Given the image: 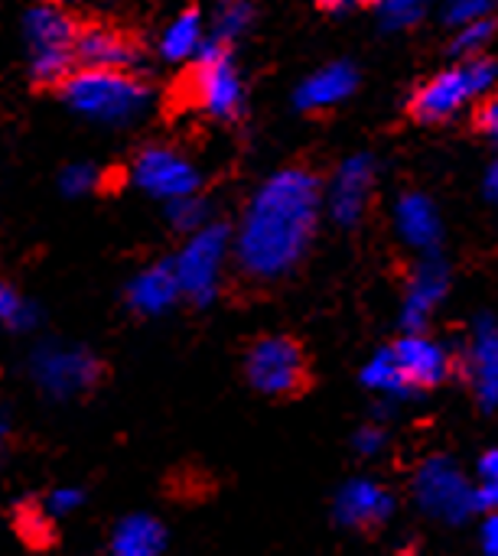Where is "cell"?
<instances>
[{
    "instance_id": "cell-1",
    "label": "cell",
    "mask_w": 498,
    "mask_h": 556,
    "mask_svg": "<svg viewBox=\"0 0 498 556\" xmlns=\"http://www.w3.org/2000/svg\"><path fill=\"white\" fill-rule=\"evenodd\" d=\"M320 202L323 186L313 169H277L245 208L232 248L238 270L254 283L287 277L310 251L320 225Z\"/></svg>"
},
{
    "instance_id": "cell-2",
    "label": "cell",
    "mask_w": 498,
    "mask_h": 556,
    "mask_svg": "<svg viewBox=\"0 0 498 556\" xmlns=\"http://www.w3.org/2000/svg\"><path fill=\"white\" fill-rule=\"evenodd\" d=\"M59 91L72 111L101 124L137 121L150 104V88L121 68H75Z\"/></svg>"
},
{
    "instance_id": "cell-3",
    "label": "cell",
    "mask_w": 498,
    "mask_h": 556,
    "mask_svg": "<svg viewBox=\"0 0 498 556\" xmlns=\"http://www.w3.org/2000/svg\"><path fill=\"white\" fill-rule=\"evenodd\" d=\"M248 384L271 401H297L313 388L307 349L290 336H261L245 352Z\"/></svg>"
},
{
    "instance_id": "cell-4",
    "label": "cell",
    "mask_w": 498,
    "mask_h": 556,
    "mask_svg": "<svg viewBox=\"0 0 498 556\" xmlns=\"http://www.w3.org/2000/svg\"><path fill=\"white\" fill-rule=\"evenodd\" d=\"M496 62L473 55L453 68L437 72L434 78H427L414 94H411V117L418 124H444L450 121L457 111H463L470 101H476L480 94H486L496 85Z\"/></svg>"
},
{
    "instance_id": "cell-5",
    "label": "cell",
    "mask_w": 498,
    "mask_h": 556,
    "mask_svg": "<svg viewBox=\"0 0 498 556\" xmlns=\"http://www.w3.org/2000/svg\"><path fill=\"white\" fill-rule=\"evenodd\" d=\"M23 39L29 52V75L39 85H62L75 68L78 26L72 16L52 3L33 7L23 16Z\"/></svg>"
},
{
    "instance_id": "cell-6",
    "label": "cell",
    "mask_w": 498,
    "mask_h": 556,
    "mask_svg": "<svg viewBox=\"0 0 498 556\" xmlns=\"http://www.w3.org/2000/svg\"><path fill=\"white\" fill-rule=\"evenodd\" d=\"M183 94L192 108L206 111L209 117L232 121L241 108V75L232 62L225 42L209 39L202 52L192 59V68L183 78Z\"/></svg>"
},
{
    "instance_id": "cell-7",
    "label": "cell",
    "mask_w": 498,
    "mask_h": 556,
    "mask_svg": "<svg viewBox=\"0 0 498 556\" xmlns=\"http://www.w3.org/2000/svg\"><path fill=\"white\" fill-rule=\"evenodd\" d=\"M225 257H228V228L225 225H206L196 235H189L186 248L173 261L179 283H183V296H189L196 306L212 303Z\"/></svg>"
},
{
    "instance_id": "cell-8",
    "label": "cell",
    "mask_w": 498,
    "mask_h": 556,
    "mask_svg": "<svg viewBox=\"0 0 498 556\" xmlns=\"http://www.w3.org/2000/svg\"><path fill=\"white\" fill-rule=\"evenodd\" d=\"M134 179L144 192L160 199H183L199 192L196 166L170 147H147L134 160Z\"/></svg>"
},
{
    "instance_id": "cell-9",
    "label": "cell",
    "mask_w": 498,
    "mask_h": 556,
    "mask_svg": "<svg viewBox=\"0 0 498 556\" xmlns=\"http://www.w3.org/2000/svg\"><path fill=\"white\" fill-rule=\"evenodd\" d=\"M391 352H395V362L408 391H434L453 371V362L444 352V345H437L434 339L421 332H408L404 339L391 345Z\"/></svg>"
},
{
    "instance_id": "cell-10",
    "label": "cell",
    "mask_w": 498,
    "mask_h": 556,
    "mask_svg": "<svg viewBox=\"0 0 498 556\" xmlns=\"http://www.w3.org/2000/svg\"><path fill=\"white\" fill-rule=\"evenodd\" d=\"M36 378L52 394H78L104 378V365L85 349H42L36 355Z\"/></svg>"
},
{
    "instance_id": "cell-11",
    "label": "cell",
    "mask_w": 498,
    "mask_h": 556,
    "mask_svg": "<svg viewBox=\"0 0 498 556\" xmlns=\"http://www.w3.org/2000/svg\"><path fill=\"white\" fill-rule=\"evenodd\" d=\"M375 186V163L369 156H352L339 166L329 186V212L339 225H356L365 215Z\"/></svg>"
},
{
    "instance_id": "cell-12",
    "label": "cell",
    "mask_w": 498,
    "mask_h": 556,
    "mask_svg": "<svg viewBox=\"0 0 498 556\" xmlns=\"http://www.w3.org/2000/svg\"><path fill=\"white\" fill-rule=\"evenodd\" d=\"M75 59L82 68H121L130 72L140 62V49L111 26H85L78 29Z\"/></svg>"
},
{
    "instance_id": "cell-13",
    "label": "cell",
    "mask_w": 498,
    "mask_h": 556,
    "mask_svg": "<svg viewBox=\"0 0 498 556\" xmlns=\"http://www.w3.org/2000/svg\"><path fill=\"white\" fill-rule=\"evenodd\" d=\"M450 287V274H447V264L440 257H424L411 277V287H408V300H404V326L408 332H421L427 316L434 313V306L444 300Z\"/></svg>"
},
{
    "instance_id": "cell-14",
    "label": "cell",
    "mask_w": 498,
    "mask_h": 556,
    "mask_svg": "<svg viewBox=\"0 0 498 556\" xmlns=\"http://www.w3.org/2000/svg\"><path fill=\"white\" fill-rule=\"evenodd\" d=\"M463 371L473 381L476 397L489 407L498 397V326L493 319H480L473 329V342L463 358Z\"/></svg>"
},
{
    "instance_id": "cell-15",
    "label": "cell",
    "mask_w": 498,
    "mask_h": 556,
    "mask_svg": "<svg viewBox=\"0 0 498 556\" xmlns=\"http://www.w3.org/2000/svg\"><path fill=\"white\" fill-rule=\"evenodd\" d=\"M183 296V283L176 274V264H153L144 274H137L127 287V303L140 316H157L170 309Z\"/></svg>"
},
{
    "instance_id": "cell-16",
    "label": "cell",
    "mask_w": 498,
    "mask_h": 556,
    "mask_svg": "<svg viewBox=\"0 0 498 556\" xmlns=\"http://www.w3.org/2000/svg\"><path fill=\"white\" fill-rule=\"evenodd\" d=\"M359 85V72L349 62H333L320 72H313L297 88V108L300 111H329L339 101H346Z\"/></svg>"
},
{
    "instance_id": "cell-17",
    "label": "cell",
    "mask_w": 498,
    "mask_h": 556,
    "mask_svg": "<svg viewBox=\"0 0 498 556\" xmlns=\"http://www.w3.org/2000/svg\"><path fill=\"white\" fill-rule=\"evenodd\" d=\"M391 515V495L375 482H352L339 495V518L356 531H378Z\"/></svg>"
},
{
    "instance_id": "cell-18",
    "label": "cell",
    "mask_w": 498,
    "mask_h": 556,
    "mask_svg": "<svg viewBox=\"0 0 498 556\" xmlns=\"http://www.w3.org/2000/svg\"><path fill=\"white\" fill-rule=\"evenodd\" d=\"M398 231L404 235L408 244L434 251L437 241H440V218H437L434 202L418 195V192H408L398 202Z\"/></svg>"
},
{
    "instance_id": "cell-19",
    "label": "cell",
    "mask_w": 498,
    "mask_h": 556,
    "mask_svg": "<svg viewBox=\"0 0 498 556\" xmlns=\"http://www.w3.org/2000/svg\"><path fill=\"white\" fill-rule=\"evenodd\" d=\"M163 544H166V531L160 528V521L140 515L117 525L111 538V556H160Z\"/></svg>"
},
{
    "instance_id": "cell-20",
    "label": "cell",
    "mask_w": 498,
    "mask_h": 556,
    "mask_svg": "<svg viewBox=\"0 0 498 556\" xmlns=\"http://www.w3.org/2000/svg\"><path fill=\"white\" fill-rule=\"evenodd\" d=\"M206 23H202V13L199 10H186L179 13L166 29H163V39H160V55L170 59V62H186V59H196L206 46Z\"/></svg>"
},
{
    "instance_id": "cell-21",
    "label": "cell",
    "mask_w": 498,
    "mask_h": 556,
    "mask_svg": "<svg viewBox=\"0 0 498 556\" xmlns=\"http://www.w3.org/2000/svg\"><path fill=\"white\" fill-rule=\"evenodd\" d=\"M251 20H254V10L248 0H222L212 16V39L232 46L241 33H248Z\"/></svg>"
},
{
    "instance_id": "cell-22",
    "label": "cell",
    "mask_w": 498,
    "mask_h": 556,
    "mask_svg": "<svg viewBox=\"0 0 498 556\" xmlns=\"http://www.w3.org/2000/svg\"><path fill=\"white\" fill-rule=\"evenodd\" d=\"M365 384L369 388H375V391H388V394H408V388H404V378H401V371H398V362H395V352H391V345L388 349H382L372 362H369V368H365Z\"/></svg>"
},
{
    "instance_id": "cell-23",
    "label": "cell",
    "mask_w": 498,
    "mask_h": 556,
    "mask_svg": "<svg viewBox=\"0 0 498 556\" xmlns=\"http://www.w3.org/2000/svg\"><path fill=\"white\" fill-rule=\"evenodd\" d=\"M16 531L20 538L33 547V551H46V544L52 541V528H49V518L39 511V505H20L16 508Z\"/></svg>"
},
{
    "instance_id": "cell-24",
    "label": "cell",
    "mask_w": 498,
    "mask_h": 556,
    "mask_svg": "<svg viewBox=\"0 0 498 556\" xmlns=\"http://www.w3.org/2000/svg\"><path fill=\"white\" fill-rule=\"evenodd\" d=\"M206 215H209V205L199 199V192L183 195V199H170V222L183 235H196L199 228H206Z\"/></svg>"
},
{
    "instance_id": "cell-25",
    "label": "cell",
    "mask_w": 498,
    "mask_h": 556,
    "mask_svg": "<svg viewBox=\"0 0 498 556\" xmlns=\"http://www.w3.org/2000/svg\"><path fill=\"white\" fill-rule=\"evenodd\" d=\"M382 23L388 29H404V26H414L424 10H427V0H372Z\"/></svg>"
},
{
    "instance_id": "cell-26",
    "label": "cell",
    "mask_w": 498,
    "mask_h": 556,
    "mask_svg": "<svg viewBox=\"0 0 498 556\" xmlns=\"http://www.w3.org/2000/svg\"><path fill=\"white\" fill-rule=\"evenodd\" d=\"M493 33H496V23H493V16H486V20H476V23H466V26H460L457 29V39H453V52L457 55H480L483 49H486V42L493 39Z\"/></svg>"
},
{
    "instance_id": "cell-27",
    "label": "cell",
    "mask_w": 498,
    "mask_h": 556,
    "mask_svg": "<svg viewBox=\"0 0 498 556\" xmlns=\"http://www.w3.org/2000/svg\"><path fill=\"white\" fill-rule=\"evenodd\" d=\"M427 498L444 505V508H453L457 502H463V485L457 476L450 472H427Z\"/></svg>"
},
{
    "instance_id": "cell-28",
    "label": "cell",
    "mask_w": 498,
    "mask_h": 556,
    "mask_svg": "<svg viewBox=\"0 0 498 556\" xmlns=\"http://www.w3.org/2000/svg\"><path fill=\"white\" fill-rule=\"evenodd\" d=\"M486 16H493V0H450L447 3V23H453L457 29Z\"/></svg>"
},
{
    "instance_id": "cell-29",
    "label": "cell",
    "mask_w": 498,
    "mask_h": 556,
    "mask_svg": "<svg viewBox=\"0 0 498 556\" xmlns=\"http://www.w3.org/2000/svg\"><path fill=\"white\" fill-rule=\"evenodd\" d=\"M104 179H101V173L98 169H91V166H82V163H75V166H69L65 173H62V189L69 192V195H82V192H91V189H98Z\"/></svg>"
},
{
    "instance_id": "cell-30",
    "label": "cell",
    "mask_w": 498,
    "mask_h": 556,
    "mask_svg": "<svg viewBox=\"0 0 498 556\" xmlns=\"http://www.w3.org/2000/svg\"><path fill=\"white\" fill-rule=\"evenodd\" d=\"M0 306H3V323H7V326L20 329V326H26V323H29V303H26L13 287H3V293H0Z\"/></svg>"
},
{
    "instance_id": "cell-31",
    "label": "cell",
    "mask_w": 498,
    "mask_h": 556,
    "mask_svg": "<svg viewBox=\"0 0 498 556\" xmlns=\"http://www.w3.org/2000/svg\"><path fill=\"white\" fill-rule=\"evenodd\" d=\"M476 127L498 147V94H489L476 111Z\"/></svg>"
},
{
    "instance_id": "cell-32",
    "label": "cell",
    "mask_w": 498,
    "mask_h": 556,
    "mask_svg": "<svg viewBox=\"0 0 498 556\" xmlns=\"http://www.w3.org/2000/svg\"><path fill=\"white\" fill-rule=\"evenodd\" d=\"M480 472H483V502L486 505H498V450L496 453H489V456H483V463H480Z\"/></svg>"
},
{
    "instance_id": "cell-33",
    "label": "cell",
    "mask_w": 498,
    "mask_h": 556,
    "mask_svg": "<svg viewBox=\"0 0 498 556\" xmlns=\"http://www.w3.org/2000/svg\"><path fill=\"white\" fill-rule=\"evenodd\" d=\"M486 554L498 556V518L486 525Z\"/></svg>"
},
{
    "instance_id": "cell-34",
    "label": "cell",
    "mask_w": 498,
    "mask_h": 556,
    "mask_svg": "<svg viewBox=\"0 0 498 556\" xmlns=\"http://www.w3.org/2000/svg\"><path fill=\"white\" fill-rule=\"evenodd\" d=\"M486 195L498 202V160L489 166V173H486Z\"/></svg>"
},
{
    "instance_id": "cell-35",
    "label": "cell",
    "mask_w": 498,
    "mask_h": 556,
    "mask_svg": "<svg viewBox=\"0 0 498 556\" xmlns=\"http://www.w3.org/2000/svg\"><path fill=\"white\" fill-rule=\"evenodd\" d=\"M323 10H346V7H352V3H359V0H316Z\"/></svg>"
}]
</instances>
